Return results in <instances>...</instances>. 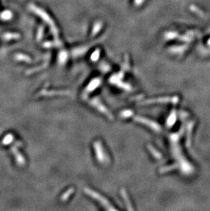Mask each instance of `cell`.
Masks as SVG:
<instances>
[{"label": "cell", "mask_w": 210, "mask_h": 211, "mask_svg": "<svg viewBox=\"0 0 210 211\" xmlns=\"http://www.w3.org/2000/svg\"><path fill=\"white\" fill-rule=\"evenodd\" d=\"M30 7H31V9L34 12H35L36 14H38V15H39L41 17V18H43V19L44 21L46 22L48 25V26H50V27L51 28L52 32V34H53L56 40H57V42H59V38H58V30L57 29V27H55L54 22L52 21V20L51 19V17L48 16V14L46 13V12H44V11H43V10H42L41 8H37V7L35 6L31 5Z\"/></svg>", "instance_id": "cell-1"}, {"label": "cell", "mask_w": 210, "mask_h": 211, "mask_svg": "<svg viewBox=\"0 0 210 211\" xmlns=\"http://www.w3.org/2000/svg\"><path fill=\"white\" fill-rule=\"evenodd\" d=\"M18 143L19 142H16L15 145L11 148V150L12 153L14 154V155L15 157V159L17 164H19V165H23L25 163V159H24V157L22 156V154L19 152L18 148H17Z\"/></svg>", "instance_id": "cell-2"}, {"label": "cell", "mask_w": 210, "mask_h": 211, "mask_svg": "<svg viewBox=\"0 0 210 211\" xmlns=\"http://www.w3.org/2000/svg\"><path fill=\"white\" fill-rule=\"evenodd\" d=\"M194 36H195L194 31L193 30H190V31H188L187 32L184 34V35L179 36V37H178V39H179L180 41L184 42V43H189L193 40Z\"/></svg>", "instance_id": "cell-3"}, {"label": "cell", "mask_w": 210, "mask_h": 211, "mask_svg": "<svg viewBox=\"0 0 210 211\" xmlns=\"http://www.w3.org/2000/svg\"><path fill=\"white\" fill-rule=\"evenodd\" d=\"M164 39L167 40H173L176 39V38H178L179 37V33L177 32L176 31H167V32L164 34Z\"/></svg>", "instance_id": "cell-4"}, {"label": "cell", "mask_w": 210, "mask_h": 211, "mask_svg": "<svg viewBox=\"0 0 210 211\" xmlns=\"http://www.w3.org/2000/svg\"><path fill=\"white\" fill-rule=\"evenodd\" d=\"M188 49V45H183L179 46H174L170 49V51L175 53V54H182Z\"/></svg>", "instance_id": "cell-5"}, {"label": "cell", "mask_w": 210, "mask_h": 211, "mask_svg": "<svg viewBox=\"0 0 210 211\" xmlns=\"http://www.w3.org/2000/svg\"><path fill=\"white\" fill-rule=\"evenodd\" d=\"M14 141V135L12 133H9V134H7L4 138H3L2 143L3 145H9V144L11 143Z\"/></svg>", "instance_id": "cell-6"}, {"label": "cell", "mask_w": 210, "mask_h": 211, "mask_svg": "<svg viewBox=\"0 0 210 211\" xmlns=\"http://www.w3.org/2000/svg\"><path fill=\"white\" fill-rule=\"evenodd\" d=\"M103 26V24L101 22H97L95 25H94V28L92 30V36H94V35H96V34L98 33V31L100 30L101 27Z\"/></svg>", "instance_id": "cell-7"}, {"label": "cell", "mask_w": 210, "mask_h": 211, "mask_svg": "<svg viewBox=\"0 0 210 211\" xmlns=\"http://www.w3.org/2000/svg\"><path fill=\"white\" fill-rule=\"evenodd\" d=\"M190 10H191L192 12H194L195 14H197V15H199V16H201V17H205L204 14L201 11L200 9L197 8V7H196L194 5H191L190 6Z\"/></svg>", "instance_id": "cell-8"}, {"label": "cell", "mask_w": 210, "mask_h": 211, "mask_svg": "<svg viewBox=\"0 0 210 211\" xmlns=\"http://www.w3.org/2000/svg\"><path fill=\"white\" fill-rule=\"evenodd\" d=\"M15 58L16 59H18V60H21V61H25V62H30L31 61V59L28 57V56H26L25 55H23V54H18L15 55Z\"/></svg>", "instance_id": "cell-9"}, {"label": "cell", "mask_w": 210, "mask_h": 211, "mask_svg": "<svg viewBox=\"0 0 210 211\" xmlns=\"http://www.w3.org/2000/svg\"><path fill=\"white\" fill-rule=\"evenodd\" d=\"M144 0H135V3L136 6H141Z\"/></svg>", "instance_id": "cell-10"}, {"label": "cell", "mask_w": 210, "mask_h": 211, "mask_svg": "<svg viewBox=\"0 0 210 211\" xmlns=\"http://www.w3.org/2000/svg\"><path fill=\"white\" fill-rule=\"evenodd\" d=\"M209 32H210V29H209Z\"/></svg>", "instance_id": "cell-11"}]
</instances>
